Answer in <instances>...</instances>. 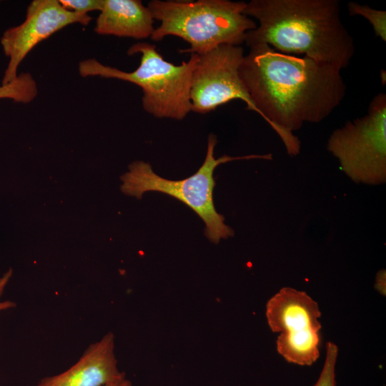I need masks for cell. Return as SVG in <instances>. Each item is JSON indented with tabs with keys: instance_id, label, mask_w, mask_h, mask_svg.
<instances>
[{
	"instance_id": "obj_5",
	"label": "cell",
	"mask_w": 386,
	"mask_h": 386,
	"mask_svg": "<svg viewBox=\"0 0 386 386\" xmlns=\"http://www.w3.org/2000/svg\"><path fill=\"white\" fill-rule=\"evenodd\" d=\"M217 143L213 134L208 136L205 159L195 174L181 180H169L154 173L151 164L136 161L129 166V172L121 177L122 192L141 199L147 192H159L170 195L191 208L205 223L204 234L208 239L218 244L220 239H228L234 234V230L224 224V217L219 214L213 202L215 168L228 162L241 159H272V155L251 154L242 157L223 155L217 159L214 150Z\"/></svg>"
},
{
	"instance_id": "obj_10",
	"label": "cell",
	"mask_w": 386,
	"mask_h": 386,
	"mask_svg": "<svg viewBox=\"0 0 386 386\" xmlns=\"http://www.w3.org/2000/svg\"><path fill=\"white\" fill-rule=\"evenodd\" d=\"M123 377L114 354V335L109 332L90 344L69 369L32 386H105Z\"/></svg>"
},
{
	"instance_id": "obj_18",
	"label": "cell",
	"mask_w": 386,
	"mask_h": 386,
	"mask_svg": "<svg viewBox=\"0 0 386 386\" xmlns=\"http://www.w3.org/2000/svg\"><path fill=\"white\" fill-rule=\"evenodd\" d=\"M105 386H132V382L125 377L115 382H111Z\"/></svg>"
},
{
	"instance_id": "obj_14",
	"label": "cell",
	"mask_w": 386,
	"mask_h": 386,
	"mask_svg": "<svg viewBox=\"0 0 386 386\" xmlns=\"http://www.w3.org/2000/svg\"><path fill=\"white\" fill-rule=\"evenodd\" d=\"M338 356V347L328 342L326 347V357L320 375L314 386H337L335 380V365Z\"/></svg>"
},
{
	"instance_id": "obj_13",
	"label": "cell",
	"mask_w": 386,
	"mask_h": 386,
	"mask_svg": "<svg viewBox=\"0 0 386 386\" xmlns=\"http://www.w3.org/2000/svg\"><path fill=\"white\" fill-rule=\"evenodd\" d=\"M347 9L351 16H360L367 19L375 35L386 41V12L357 2H348Z\"/></svg>"
},
{
	"instance_id": "obj_15",
	"label": "cell",
	"mask_w": 386,
	"mask_h": 386,
	"mask_svg": "<svg viewBox=\"0 0 386 386\" xmlns=\"http://www.w3.org/2000/svg\"><path fill=\"white\" fill-rule=\"evenodd\" d=\"M67 11L87 14L89 11L102 9L103 0H59Z\"/></svg>"
},
{
	"instance_id": "obj_4",
	"label": "cell",
	"mask_w": 386,
	"mask_h": 386,
	"mask_svg": "<svg viewBox=\"0 0 386 386\" xmlns=\"http://www.w3.org/2000/svg\"><path fill=\"white\" fill-rule=\"evenodd\" d=\"M136 54L141 55L140 64L133 71L89 59L79 62V72L83 77L99 76L134 84L142 90V103L146 112L157 118L184 119L192 112L191 81L198 54H191L187 61L176 65L166 61L156 46L147 42L134 44L127 50L128 55Z\"/></svg>"
},
{
	"instance_id": "obj_8",
	"label": "cell",
	"mask_w": 386,
	"mask_h": 386,
	"mask_svg": "<svg viewBox=\"0 0 386 386\" xmlns=\"http://www.w3.org/2000/svg\"><path fill=\"white\" fill-rule=\"evenodd\" d=\"M91 19L88 14L66 10L59 0L31 1L24 22L5 31L1 38L4 53L9 58L2 85L17 77L19 64L39 43L68 25L79 23L86 26Z\"/></svg>"
},
{
	"instance_id": "obj_9",
	"label": "cell",
	"mask_w": 386,
	"mask_h": 386,
	"mask_svg": "<svg viewBox=\"0 0 386 386\" xmlns=\"http://www.w3.org/2000/svg\"><path fill=\"white\" fill-rule=\"evenodd\" d=\"M266 317L278 339L286 341L320 337L322 325L319 305L305 292L283 287L272 296L266 305Z\"/></svg>"
},
{
	"instance_id": "obj_2",
	"label": "cell",
	"mask_w": 386,
	"mask_h": 386,
	"mask_svg": "<svg viewBox=\"0 0 386 386\" xmlns=\"http://www.w3.org/2000/svg\"><path fill=\"white\" fill-rule=\"evenodd\" d=\"M340 9L338 0H252L244 14L258 25L246 34L244 43L304 54L342 70L354 56L355 42Z\"/></svg>"
},
{
	"instance_id": "obj_7",
	"label": "cell",
	"mask_w": 386,
	"mask_h": 386,
	"mask_svg": "<svg viewBox=\"0 0 386 386\" xmlns=\"http://www.w3.org/2000/svg\"><path fill=\"white\" fill-rule=\"evenodd\" d=\"M244 56L242 46L229 44L198 55L191 81L192 112L207 114L229 102L240 99L246 104L247 109L259 114L239 76Z\"/></svg>"
},
{
	"instance_id": "obj_16",
	"label": "cell",
	"mask_w": 386,
	"mask_h": 386,
	"mask_svg": "<svg viewBox=\"0 0 386 386\" xmlns=\"http://www.w3.org/2000/svg\"><path fill=\"white\" fill-rule=\"evenodd\" d=\"M12 275V269H9L0 277V312L14 308L16 306L15 302L11 300H2L1 297L4 290Z\"/></svg>"
},
{
	"instance_id": "obj_3",
	"label": "cell",
	"mask_w": 386,
	"mask_h": 386,
	"mask_svg": "<svg viewBox=\"0 0 386 386\" xmlns=\"http://www.w3.org/2000/svg\"><path fill=\"white\" fill-rule=\"evenodd\" d=\"M245 6L246 2L229 0H152L147 7L161 24L150 38L159 41L167 36L179 37L190 45L179 52L198 55L223 44L240 46L257 26L244 14Z\"/></svg>"
},
{
	"instance_id": "obj_11",
	"label": "cell",
	"mask_w": 386,
	"mask_h": 386,
	"mask_svg": "<svg viewBox=\"0 0 386 386\" xmlns=\"http://www.w3.org/2000/svg\"><path fill=\"white\" fill-rule=\"evenodd\" d=\"M154 21L149 9L139 0H103L94 31L101 35L147 39L154 30Z\"/></svg>"
},
{
	"instance_id": "obj_12",
	"label": "cell",
	"mask_w": 386,
	"mask_h": 386,
	"mask_svg": "<svg viewBox=\"0 0 386 386\" xmlns=\"http://www.w3.org/2000/svg\"><path fill=\"white\" fill-rule=\"evenodd\" d=\"M37 93L36 82L29 73H21L12 81L0 86V99H11L17 102L29 103Z\"/></svg>"
},
{
	"instance_id": "obj_1",
	"label": "cell",
	"mask_w": 386,
	"mask_h": 386,
	"mask_svg": "<svg viewBox=\"0 0 386 386\" xmlns=\"http://www.w3.org/2000/svg\"><path fill=\"white\" fill-rule=\"evenodd\" d=\"M341 69L307 56L279 52L266 44L249 47L239 76L259 115L282 141L291 156L300 141L293 132L319 123L343 101L346 84Z\"/></svg>"
},
{
	"instance_id": "obj_17",
	"label": "cell",
	"mask_w": 386,
	"mask_h": 386,
	"mask_svg": "<svg viewBox=\"0 0 386 386\" xmlns=\"http://www.w3.org/2000/svg\"><path fill=\"white\" fill-rule=\"evenodd\" d=\"M376 290L382 295H385V271L380 270L376 277L375 282Z\"/></svg>"
},
{
	"instance_id": "obj_6",
	"label": "cell",
	"mask_w": 386,
	"mask_h": 386,
	"mask_svg": "<svg viewBox=\"0 0 386 386\" xmlns=\"http://www.w3.org/2000/svg\"><path fill=\"white\" fill-rule=\"evenodd\" d=\"M342 169L357 183L386 181V94L371 100L367 113L334 130L327 144Z\"/></svg>"
}]
</instances>
